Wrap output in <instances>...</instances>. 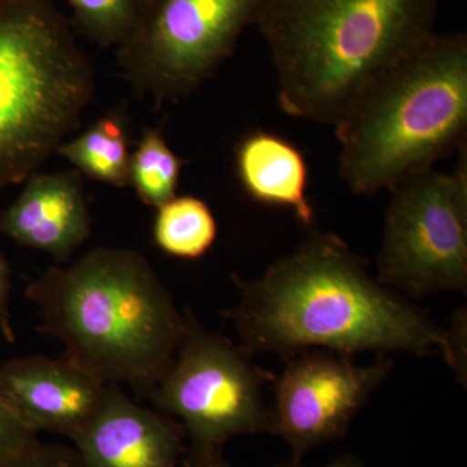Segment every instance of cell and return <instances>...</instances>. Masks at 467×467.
<instances>
[{"instance_id":"7a4b0ae2","label":"cell","mask_w":467,"mask_h":467,"mask_svg":"<svg viewBox=\"0 0 467 467\" xmlns=\"http://www.w3.org/2000/svg\"><path fill=\"white\" fill-rule=\"evenodd\" d=\"M39 331L66 347L64 358L106 384H128L140 399L164 376L186 327L149 260L122 248H95L32 279Z\"/></svg>"},{"instance_id":"7c38bea8","label":"cell","mask_w":467,"mask_h":467,"mask_svg":"<svg viewBox=\"0 0 467 467\" xmlns=\"http://www.w3.org/2000/svg\"><path fill=\"white\" fill-rule=\"evenodd\" d=\"M16 201L0 213V234L67 263L91 234L81 173H34Z\"/></svg>"},{"instance_id":"9a60e30c","label":"cell","mask_w":467,"mask_h":467,"mask_svg":"<svg viewBox=\"0 0 467 467\" xmlns=\"http://www.w3.org/2000/svg\"><path fill=\"white\" fill-rule=\"evenodd\" d=\"M217 233L213 212L192 195L174 196L158 208L153 221V242L177 259H202L213 247Z\"/></svg>"},{"instance_id":"6da1fadb","label":"cell","mask_w":467,"mask_h":467,"mask_svg":"<svg viewBox=\"0 0 467 467\" xmlns=\"http://www.w3.org/2000/svg\"><path fill=\"white\" fill-rule=\"evenodd\" d=\"M239 300L232 319L251 356L291 358L310 349L340 355L392 352L450 358L447 328L370 275L340 236L315 232L260 278L232 275Z\"/></svg>"},{"instance_id":"7402d4cb","label":"cell","mask_w":467,"mask_h":467,"mask_svg":"<svg viewBox=\"0 0 467 467\" xmlns=\"http://www.w3.org/2000/svg\"><path fill=\"white\" fill-rule=\"evenodd\" d=\"M183 467H233L223 457V450L186 451L183 460Z\"/></svg>"},{"instance_id":"2e32d148","label":"cell","mask_w":467,"mask_h":467,"mask_svg":"<svg viewBox=\"0 0 467 467\" xmlns=\"http://www.w3.org/2000/svg\"><path fill=\"white\" fill-rule=\"evenodd\" d=\"M183 164L161 131L147 129L130 155L129 184L144 204L158 209L177 196Z\"/></svg>"},{"instance_id":"ffe728a7","label":"cell","mask_w":467,"mask_h":467,"mask_svg":"<svg viewBox=\"0 0 467 467\" xmlns=\"http://www.w3.org/2000/svg\"><path fill=\"white\" fill-rule=\"evenodd\" d=\"M466 310H457L456 316L453 318V324L448 328V334H450L451 340V350L450 359H448V365L454 371L461 383L463 386L466 384Z\"/></svg>"},{"instance_id":"30bf717a","label":"cell","mask_w":467,"mask_h":467,"mask_svg":"<svg viewBox=\"0 0 467 467\" xmlns=\"http://www.w3.org/2000/svg\"><path fill=\"white\" fill-rule=\"evenodd\" d=\"M73 442L85 467H183L187 451L177 420L138 404L113 383Z\"/></svg>"},{"instance_id":"d6986e66","label":"cell","mask_w":467,"mask_h":467,"mask_svg":"<svg viewBox=\"0 0 467 467\" xmlns=\"http://www.w3.org/2000/svg\"><path fill=\"white\" fill-rule=\"evenodd\" d=\"M9 467H85L75 448L36 441Z\"/></svg>"},{"instance_id":"44dd1931","label":"cell","mask_w":467,"mask_h":467,"mask_svg":"<svg viewBox=\"0 0 467 467\" xmlns=\"http://www.w3.org/2000/svg\"><path fill=\"white\" fill-rule=\"evenodd\" d=\"M12 270L5 254H0V334L8 343L16 342L11 316Z\"/></svg>"},{"instance_id":"9c48e42d","label":"cell","mask_w":467,"mask_h":467,"mask_svg":"<svg viewBox=\"0 0 467 467\" xmlns=\"http://www.w3.org/2000/svg\"><path fill=\"white\" fill-rule=\"evenodd\" d=\"M287 358L281 376L273 380L272 434L287 442L291 461L296 462L313 448L343 438L393 368L386 356L358 365L352 356L325 349Z\"/></svg>"},{"instance_id":"5b68a950","label":"cell","mask_w":467,"mask_h":467,"mask_svg":"<svg viewBox=\"0 0 467 467\" xmlns=\"http://www.w3.org/2000/svg\"><path fill=\"white\" fill-rule=\"evenodd\" d=\"M94 94V73L51 0H0V190L47 161Z\"/></svg>"},{"instance_id":"ac0fdd59","label":"cell","mask_w":467,"mask_h":467,"mask_svg":"<svg viewBox=\"0 0 467 467\" xmlns=\"http://www.w3.org/2000/svg\"><path fill=\"white\" fill-rule=\"evenodd\" d=\"M39 441L38 434L24 425L0 398V467H9Z\"/></svg>"},{"instance_id":"4fadbf2b","label":"cell","mask_w":467,"mask_h":467,"mask_svg":"<svg viewBox=\"0 0 467 467\" xmlns=\"http://www.w3.org/2000/svg\"><path fill=\"white\" fill-rule=\"evenodd\" d=\"M235 167L243 190L252 201L290 209L303 225L315 223V208L306 193L308 162L295 144L269 131H254L236 147Z\"/></svg>"},{"instance_id":"e0dca14e","label":"cell","mask_w":467,"mask_h":467,"mask_svg":"<svg viewBox=\"0 0 467 467\" xmlns=\"http://www.w3.org/2000/svg\"><path fill=\"white\" fill-rule=\"evenodd\" d=\"M70 26L100 47H119L128 41L153 0H66Z\"/></svg>"},{"instance_id":"8992f818","label":"cell","mask_w":467,"mask_h":467,"mask_svg":"<svg viewBox=\"0 0 467 467\" xmlns=\"http://www.w3.org/2000/svg\"><path fill=\"white\" fill-rule=\"evenodd\" d=\"M186 327L164 376L146 401L182 425L186 451L223 450L230 439L272 434L263 389L275 379L241 344L211 333L187 310Z\"/></svg>"},{"instance_id":"5bb4252c","label":"cell","mask_w":467,"mask_h":467,"mask_svg":"<svg viewBox=\"0 0 467 467\" xmlns=\"http://www.w3.org/2000/svg\"><path fill=\"white\" fill-rule=\"evenodd\" d=\"M57 152L91 180L117 189L129 184L128 126L121 113L101 117L85 133L61 144Z\"/></svg>"},{"instance_id":"ba28073f","label":"cell","mask_w":467,"mask_h":467,"mask_svg":"<svg viewBox=\"0 0 467 467\" xmlns=\"http://www.w3.org/2000/svg\"><path fill=\"white\" fill-rule=\"evenodd\" d=\"M264 0H153L142 23L117 47L121 75L155 103L198 90L259 21Z\"/></svg>"},{"instance_id":"52a82bcc","label":"cell","mask_w":467,"mask_h":467,"mask_svg":"<svg viewBox=\"0 0 467 467\" xmlns=\"http://www.w3.org/2000/svg\"><path fill=\"white\" fill-rule=\"evenodd\" d=\"M453 173L427 169L389 190L376 278L402 296L467 291V150Z\"/></svg>"},{"instance_id":"8fae6325","label":"cell","mask_w":467,"mask_h":467,"mask_svg":"<svg viewBox=\"0 0 467 467\" xmlns=\"http://www.w3.org/2000/svg\"><path fill=\"white\" fill-rule=\"evenodd\" d=\"M107 384L67 358L9 359L0 365V398L32 431L75 439L99 408Z\"/></svg>"},{"instance_id":"3957f363","label":"cell","mask_w":467,"mask_h":467,"mask_svg":"<svg viewBox=\"0 0 467 467\" xmlns=\"http://www.w3.org/2000/svg\"><path fill=\"white\" fill-rule=\"evenodd\" d=\"M439 0H264L278 103L334 126L370 82L434 36Z\"/></svg>"},{"instance_id":"603a6c76","label":"cell","mask_w":467,"mask_h":467,"mask_svg":"<svg viewBox=\"0 0 467 467\" xmlns=\"http://www.w3.org/2000/svg\"><path fill=\"white\" fill-rule=\"evenodd\" d=\"M278 467H309L303 465V463L296 462V461H288V462L282 463ZM324 467H365L364 463L358 459V457L352 456V454H343V456L337 457L333 462L328 463Z\"/></svg>"},{"instance_id":"277c9868","label":"cell","mask_w":467,"mask_h":467,"mask_svg":"<svg viewBox=\"0 0 467 467\" xmlns=\"http://www.w3.org/2000/svg\"><path fill=\"white\" fill-rule=\"evenodd\" d=\"M339 174L358 195L389 190L466 146L467 36L435 33L377 77L334 125Z\"/></svg>"}]
</instances>
